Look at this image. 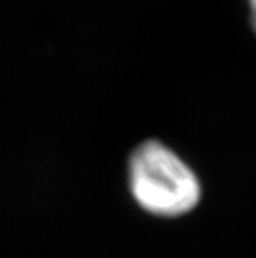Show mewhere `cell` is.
Wrapping results in <instances>:
<instances>
[{
    "mask_svg": "<svg viewBox=\"0 0 256 258\" xmlns=\"http://www.w3.org/2000/svg\"><path fill=\"white\" fill-rule=\"evenodd\" d=\"M128 183L138 207L155 217L187 215L201 199V183L193 168L158 140H146L133 150Z\"/></svg>",
    "mask_w": 256,
    "mask_h": 258,
    "instance_id": "obj_1",
    "label": "cell"
},
{
    "mask_svg": "<svg viewBox=\"0 0 256 258\" xmlns=\"http://www.w3.org/2000/svg\"><path fill=\"white\" fill-rule=\"evenodd\" d=\"M249 7H251V24L256 30V0H249Z\"/></svg>",
    "mask_w": 256,
    "mask_h": 258,
    "instance_id": "obj_2",
    "label": "cell"
}]
</instances>
